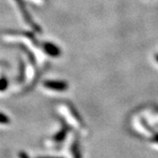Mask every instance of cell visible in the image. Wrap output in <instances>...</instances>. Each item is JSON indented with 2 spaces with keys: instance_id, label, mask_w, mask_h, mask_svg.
<instances>
[{
  "instance_id": "obj_1",
  "label": "cell",
  "mask_w": 158,
  "mask_h": 158,
  "mask_svg": "<svg viewBox=\"0 0 158 158\" xmlns=\"http://www.w3.org/2000/svg\"><path fill=\"white\" fill-rule=\"evenodd\" d=\"M43 86L51 90L62 92L69 89V84L65 81L61 80H47L43 83Z\"/></svg>"
},
{
  "instance_id": "obj_2",
  "label": "cell",
  "mask_w": 158,
  "mask_h": 158,
  "mask_svg": "<svg viewBox=\"0 0 158 158\" xmlns=\"http://www.w3.org/2000/svg\"><path fill=\"white\" fill-rule=\"evenodd\" d=\"M43 50L47 55H48L51 57H59L62 55L61 48L56 44L52 43L50 41H46L42 44Z\"/></svg>"
},
{
  "instance_id": "obj_3",
  "label": "cell",
  "mask_w": 158,
  "mask_h": 158,
  "mask_svg": "<svg viewBox=\"0 0 158 158\" xmlns=\"http://www.w3.org/2000/svg\"><path fill=\"white\" fill-rule=\"evenodd\" d=\"M69 130H70V128L69 127L68 125H66L64 123V127L59 132H57L55 135L53 136V141L56 142V143H59V142H62V141H64Z\"/></svg>"
},
{
  "instance_id": "obj_4",
  "label": "cell",
  "mask_w": 158,
  "mask_h": 158,
  "mask_svg": "<svg viewBox=\"0 0 158 158\" xmlns=\"http://www.w3.org/2000/svg\"><path fill=\"white\" fill-rule=\"evenodd\" d=\"M71 153L73 155V158H82V153L80 149V145H79L78 140H75L71 145Z\"/></svg>"
},
{
  "instance_id": "obj_5",
  "label": "cell",
  "mask_w": 158,
  "mask_h": 158,
  "mask_svg": "<svg viewBox=\"0 0 158 158\" xmlns=\"http://www.w3.org/2000/svg\"><path fill=\"white\" fill-rule=\"evenodd\" d=\"M11 123V118L8 115H6L4 113L0 112V124L6 125Z\"/></svg>"
},
{
  "instance_id": "obj_6",
  "label": "cell",
  "mask_w": 158,
  "mask_h": 158,
  "mask_svg": "<svg viewBox=\"0 0 158 158\" xmlns=\"http://www.w3.org/2000/svg\"><path fill=\"white\" fill-rule=\"evenodd\" d=\"M6 88H8V80L6 78L0 79V91H4L6 90Z\"/></svg>"
},
{
  "instance_id": "obj_7",
  "label": "cell",
  "mask_w": 158,
  "mask_h": 158,
  "mask_svg": "<svg viewBox=\"0 0 158 158\" xmlns=\"http://www.w3.org/2000/svg\"><path fill=\"white\" fill-rule=\"evenodd\" d=\"M70 108V111H71V113H72V115L74 116V118H76V120H77L80 124H83V122H82V118L80 117V115H79L78 113H77V111H76V109L73 107H69Z\"/></svg>"
},
{
  "instance_id": "obj_8",
  "label": "cell",
  "mask_w": 158,
  "mask_h": 158,
  "mask_svg": "<svg viewBox=\"0 0 158 158\" xmlns=\"http://www.w3.org/2000/svg\"><path fill=\"white\" fill-rule=\"evenodd\" d=\"M19 158H31L27 154L26 152H24V151H20V152H19Z\"/></svg>"
},
{
  "instance_id": "obj_9",
  "label": "cell",
  "mask_w": 158,
  "mask_h": 158,
  "mask_svg": "<svg viewBox=\"0 0 158 158\" xmlns=\"http://www.w3.org/2000/svg\"><path fill=\"white\" fill-rule=\"evenodd\" d=\"M151 141L153 142H156V143H158V134H156L152 136L151 138Z\"/></svg>"
},
{
  "instance_id": "obj_10",
  "label": "cell",
  "mask_w": 158,
  "mask_h": 158,
  "mask_svg": "<svg viewBox=\"0 0 158 158\" xmlns=\"http://www.w3.org/2000/svg\"><path fill=\"white\" fill-rule=\"evenodd\" d=\"M37 158H62V157H51V156H39Z\"/></svg>"
},
{
  "instance_id": "obj_11",
  "label": "cell",
  "mask_w": 158,
  "mask_h": 158,
  "mask_svg": "<svg viewBox=\"0 0 158 158\" xmlns=\"http://www.w3.org/2000/svg\"><path fill=\"white\" fill-rule=\"evenodd\" d=\"M155 59H156V61L158 62V54H156V55L155 56Z\"/></svg>"
}]
</instances>
